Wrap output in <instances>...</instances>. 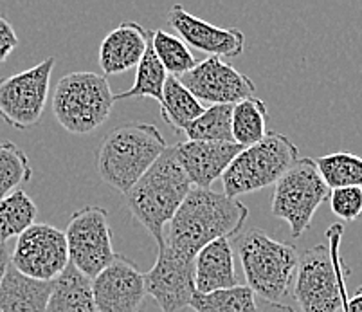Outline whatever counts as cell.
<instances>
[{"instance_id": "18", "label": "cell", "mask_w": 362, "mask_h": 312, "mask_svg": "<svg viewBox=\"0 0 362 312\" xmlns=\"http://www.w3.org/2000/svg\"><path fill=\"white\" fill-rule=\"evenodd\" d=\"M238 275L235 267V249L229 238L207 244L195 256V289L197 292H213L236 287Z\"/></svg>"}, {"instance_id": "14", "label": "cell", "mask_w": 362, "mask_h": 312, "mask_svg": "<svg viewBox=\"0 0 362 312\" xmlns=\"http://www.w3.org/2000/svg\"><path fill=\"white\" fill-rule=\"evenodd\" d=\"M92 298L96 312H143L146 300L144 272L130 258L117 255L92 280Z\"/></svg>"}, {"instance_id": "22", "label": "cell", "mask_w": 362, "mask_h": 312, "mask_svg": "<svg viewBox=\"0 0 362 312\" xmlns=\"http://www.w3.org/2000/svg\"><path fill=\"white\" fill-rule=\"evenodd\" d=\"M38 206L24 192L16 190L11 195L0 199V244H6L9 238H18L36 224Z\"/></svg>"}, {"instance_id": "4", "label": "cell", "mask_w": 362, "mask_h": 312, "mask_svg": "<svg viewBox=\"0 0 362 312\" xmlns=\"http://www.w3.org/2000/svg\"><path fill=\"white\" fill-rule=\"evenodd\" d=\"M344 226L327 229V244H315L299 255L294 275V298L301 312H339L350 269L341 255Z\"/></svg>"}, {"instance_id": "13", "label": "cell", "mask_w": 362, "mask_h": 312, "mask_svg": "<svg viewBox=\"0 0 362 312\" xmlns=\"http://www.w3.org/2000/svg\"><path fill=\"white\" fill-rule=\"evenodd\" d=\"M180 83L202 103L236 105L255 96V83L243 72L222 62V58L209 57L199 62L195 69L179 78Z\"/></svg>"}, {"instance_id": "12", "label": "cell", "mask_w": 362, "mask_h": 312, "mask_svg": "<svg viewBox=\"0 0 362 312\" xmlns=\"http://www.w3.org/2000/svg\"><path fill=\"white\" fill-rule=\"evenodd\" d=\"M153 267L144 272L146 296L159 305L160 312H179L189 307L195 289V260L177 255L160 245Z\"/></svg>"}, {"instance_id": "17", "label": "cell", "mask_w": 362, "mask_h": 312, "mask_svg": "<svg viewBox=\"0 0 362 312\" xmlns=\"http://www.w3.org/2000/svg\"><path fill=\"white\" fill-rule=\"evenodd\" d=\"M148 42L150 31L137 22L127 21L112 29L100 45V67L105 76L137 67L146 52Z\"/></svg>"}, {"instance_id": "9", "label": "cell", "mask_w": 362, "mask_h": 312, "mask_svg": "<svg viewBox=\"0 0 362 312\" xmlns=\"http://www.w3.org/2000/svg\"><path fill=\"white\" fill-rule=\"evenodd\" d=\"M54 64V58L47 57L31 69L0 78V120L16 130L40 123L51 93Z\"/></svg>"}, {"instance_id": "27", "label": "cell", "mask_w": 362, "mask_h": 312, "mask_svg": "<svg viewBox=\"0 0 362 312\" xmlns=\"http://www.w3.org/2000/svg\"><path fill=\"white\" fill-rule=\"evenodd\" d=\"M150 40L157 58L164 65L170 76H184L186 72L195 69V65L199 64L195 54L189 51V47L180 40L179 36L170 35L163 29H156V31H150Z\"/></svg>"}, {"instance_id": "25", "label": "cell", "mask_w": 362, "mask_h": 312, "mask_svg": "<svg viewBox=\"0 0 362 312\" xmlns=\"http://www.w3.org/2000/svg\"><path fill=\"white\" fill-rule=\"evenodd\" d=\"M187 141L235 143L233 141V105H211L184 130Z\"/></svg>"}, {"instance_id": "19", "label": "cell", "mask_w": 362, "mask_h": 312, "mask_svg": "<svg viewBox=\"0 0 362 312\" xmlns=\"http://www.w3.org/2000/svg\"><path fill=\"white\" fill-rule=\"evenodd\" d=\"M52 282L29 278L9 265L0 285V312H45Z\"/></svg>"}, {"instance_id": "24", "label": "cell", "mask_w": 362, "mask_h": 312, "mask_svg": "<svg viewBox=\"0 0 362 312\" xmlns=\"http://www.w3.org/2000/svg\"><path fill=\"white\" fill-rule=\"evenodd\" d=\"M136 80L128 91H123L119 94H114L116 101L130 100V98H153L160 103L163 101L164 85L168 80V72L160 60L157 58L156 51L151 47V40L148 42L146 52L141 58L139 65H137Z\"/></svg>"}, {"instance_id": "28", "label": "cell", "mask_w": 362, "mask_h": 312, "mask_svg": "<svg viewBox=\"0 0 362 312\" xmlns=\"http://www.w3.org/2000/svg\"><path fill=\"white\" fill-rule=\"evenodd\" d=\"M33 177L31 164L21 146L13 141H0V199L11 195Z\"/></svg>"}, {"instance_id": "30", "label": "cell", "mask_w": 362, "mask_h": 312, "mask_svg": "<svg viewBox=\"0 0 362 312\" xmlns=\"http://www.w3.org/2000/svg\"><path fill=\"white\" fill-rule=\"evenodd\" d=\"M330 209L346 222L362 219V186H341L330 192Z\"/></svg>"}, {"instance_id": "32", "label": "cell", "mask_w": 362, "mask_h": 312, "mask_svg": "<svg viewBox=\"0 0 362 312\" xmlns=\"http://www.w3.org/2000/svg\"><path fill=\"white\" fill-rule=\"evenodd\" d=\"M342 312H362V285L355 291V294L351 298H348V292L344 289L342 292Z\"/></svg>"}, {"instance_id": "11", "label": "cell", "mask_w": 362, "mask_h": 312, "mask_svg": "<svg viewBox=\"0 0 362 312\" xmlns=\"http://www.w3.org/2000/svg\"><path fill=\"white\" fill-rule=\"evenodd\" d=\"M69 264L65 233L42 222L22 233L11 253V265L16 271L42 282H54Z\"/></svg>"}, {"instance_id": "16", "label": "cell", "mask_w": 362, "mask_h": 312, "mask_svg": "<svg viewBox=\"0 0 362 312\" xmlns=\"http://www.w3.org/2000/svg\"><path fill=\"white\" fill-rule=\"evenodd\" d=\"M175 156L192 186L209 190L216 179L226 173L235 157L242 152L236 143H209V141H180L173 144Z\"/></svg>"}, {"instance_id": "1", "label": "cell", "mask_w": 362, "mask_h": 312, "mask_svg": "<svg viewBox=\"0 0 362 312\" xmlns=\"http://www.w3.org/2000/svg\"><path fill=\"white\" fill-rule=\"evenodd\" d=\"M249 216L238 199L209 190L192 188L164 231L168 249L195 260L199 251L218 238H236Z\"/></svg>"}, {"instance_id": "33", "label": "cell", "mask_w": 362, "mask_h": 312, "mask_svg": "<svg viewBox=\"0 0 362 312\" xmlns=\"http://www.w3.org/2000/svg\"><path fill=\"white\" fill-rule=\"evenodd\" d=\"M9 265H11V253L8 251L6 244H0V285L4 282Z\"/></svg>"}, {"instance_id": "15", "label": "cell", "mask_w": 362, "mask_h": 312, "mask_svg": "<svg viewBox=\"0 0 362 312\" xmlns=\"http://www.w3.org/2000/svg\"><path fill=\"white\" fill-rule=\"evenodd\" d=\"M168 22L184 44L216 58H238L245 49V35L238 28H218L192 15L180 4L171 6Z\"/></svg>"}, {"instance_id": "29", "label": "cell", "mask_w": 362, "mask_h": 312, "mask_svg": "<svg viewBox=\"0 0 362 312\" xmlns=\"http://www.w3.org/2000/svg\"><path fill=\"white\" fill-rule=\"evenodd\" d=\"M315 163L330 190L341 186H362V157L350 152H335L317 157Z\"/></svg>"}, {"instance_id": "26", "label": "cell", "mask_w": 362, "mask_h": 312, "mask_svg": "<svg viewBox=\"0 0 362 312\" xmlns=\"http://www.w3.org/2000/svg\"><path fill=\"white\" fill-rule=\"evenodd\" d=\"M189 307L195 312H259L255 292L247 285L213 292H195Z\"/></svg>"}, {"instance_id": "5", "label": "cell", "mask_w": 362, "mask_h": 312, "mask_svg": "<svg viewBox=\"0 0 362 312\" xmlns=\"http://www.w3.org/2000/svg\"><path fill=\"white\" fill-rule=\"evenodd\" d=\"M247 287L265 304H279L291 291L299 255L294 245L272 238L259 228L236 236Z\"/></svg>"}, {"instance_id": "20", "label": "cell", "mask_w": 362, "mask_h": 312, "mask_svg": "<svg viewBox=\"0 0 362 312\" xmlns=\"http://www.w3.org/2000/svg\"><path fill=\"white\" fill-rule=\"evenodd\" d=\"M45 312H96L90 278L69 264L52 282V292Z\"/></svg>"}, {"instance_id": "10", "label": "cell", "mask_w": 362, "mask_h": 312, "mask_svg": "<svg viewBox=\"0 0 362 312\" xmlns=\"http://www.w3.org/2000/svg\"><path fill=\"white\" fill-rule=\"evenodd\" d=\"M64 233L69 260L90 280L116 260L108 212L101 206L88 204L76 209Z\"/></svg>"}, {"instance_id": "21", "label": "cell", "mask_w": 362, "mask_h": 312, "mask_svg": "<svg viewBox=\"0 0 362 312\" xmlns=\"http://www.w3.org/2000/svg\"><path fill=\"white\" fill-rule=\"evenodd\" d=\"M204 110H206L204 105L180 83L179 78L168 76L163 101H160V117L164 123L170 125L177 134H180L197 117L202 116Z\"/></svg>"}, {"instance_id": "8", "label": "cell", "mask_w": 362, "mask_h": 312, "mask_svg": "<svg viewBox=\"0 0 362 312\" xmlns=\"http://www.w3.org/2000/svg\"><path fill=\"white\" fill-rule=\"evenodd\" d=\"M330 186L322 179L315 159H298L274 185L271 212L291 226L294 238L303 236L312 224L319 206L330 197Z\"/></svg>"}, {"instance_id": "7", "label": "cell", "mask_w": 362, "mask_h": 312, "mask_svg": "<svg viewBox=\"0 0 362 312\" xmlns=\"http://www.w3.org/2000/svg\"><path fill=\"white\" fill-rule=\"evenodd\" d=\"M299 159L291 137L269 130L259 143L243 149L222 175L227 197L245 195L276 185Z\"/></svg>"}, {"instance_id": "3", "label": "cell", "mask_w": 362, "mask_h": 312, "mask_svg": "<svg viewBox=\"0 0 362 312\" xmlns=\"http://www.w3.org/2000/svg\"><path fill=\"white\" fill-rule=\"evenodd\" d=\"M166 149V139L156 125H119L98 146V173L108 186L127 195Z\"/></svg>"}, {"instance_id": "23", "label": "cell", "mask_w": 362, "mask_h": 312, "mask_svg": "<svg viewBox=\"0 0 362 312\" xmlns=\"http://www.w3.org/2000/svg\"><path fill=\"white\" fill-rule=\"evenodd\" d=\"M267 105L252 96L233 105V141L242 149H249L267 136Z\"/></svg>"}, {"instance_id": "6", "label": "cell", "mask_w": 362, "mask_h": 312, "mask_svg": "<svg viewBox=\"0 0 362 312\" xmlns=\"http://www.w3.org/2000/svg\"><path fill=\"white\" fill-rule=\"evenodd\" d=\"M116 98L105 74L71 72L54 85L52 112L69 134L85 136L107 123Z\"/></svg>"}, {"instance_id": "2", "label": "cell", "mask_w": 362, "mask_h": 312, "mask_svg": "<svg viewBox=\"0 0 362 312\" xmlns=\"http://www.w3.org/2000/svg\"><path fill=\"white\" fill-rule=\"evenodd\" d=\"M189 192L192 183L184 173L171 144L124 197L132 216L150 233L157 248H160L166 226L179 212Z\"/></svg>"}, {"instance_id": "31", "label": "cell", "mask_w": 362, "mask_h": 312, "mask_svg": "<svg viewBox=\"0 0 362 312\" xmlns=\"http://www.w3.org/2000/svg\"><path fill=\"white\" fill-rule=\"evenodd\" d=\"M18 47V36H16L15 28L11 22L0 13V65L4 64L11 52Z\"/></svg>"}, {"instance_id": "34", "label": "cell", "mask_w": 362, "mask_h": 312, "mask_svg": "<svg viewBox=\"0 0 362 312\" xmlns=\"http://www.w3.org/2000/svg\"><path fill=\"white\" fill-rule=\"evenodd\" d=\"M259 312H296L291 305H283V304H265Z\"/></svg>"}]
</instances>
